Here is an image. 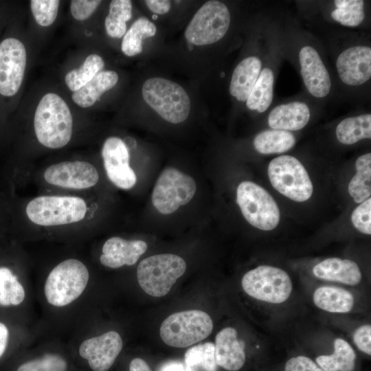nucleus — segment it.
<instances>
[{
  "mask_svg": "<svg viewBox=\"0 0 371 371\" xmlns=\"http://www.w3.org/2000/svg\"><path fill=\"white\" fill-rule=\"evenodd\" d=\"M25 298V290L11 270L0 267V304L19 305Z\"/></svg>",
  "mask_w": 371,
  "mask_h": 371,
  "instance_id": "473e14b6",
  "label": "nucleus"
},
{
  "mask_svg": "<svg viewBox=\"0 0 371 371\" xmlns=\"http://www.w3.org/2000/svg\"><path fill=\"white\" fill-rule=\"evenodd\" d=\"M73 126V117L66 102L54 93L43 95L34 117L38 142L49 149L63 148L71 139Z\"/></svg>",
  "mask_w": 371,
  "mask_h": 371,
  "instance_id": "f03ea898",
  "label": "nucleus"
},
{
  "mask_svg": "<svg viewBox=\"0 0 371 371\" xmlns=\"http://www.w3.org/2000/svg\"><path fill=\"white\" fill-rule=\"evenodd\" d=\"M268 176L273 187L284 196L297 202L313 194V184L302 163L295 157L282 155L269 164Z\"/></svg>",
  "mask_w": 371,
  "mask_h": 371,
  "instance_id": "1a4fd4ad",
  "label": "nucleus"
},
{
  "mask_svg": "<svg viewBox=\"0 0 371 371\" xmlns=\"http://www.w3.org/2000/svg\"><path fill=\"white\" fill-rule=\"evenodd\" d=\"M313 273L318 278L349 285L359 284L362 278L356 262L339 258H329L319 262L313 267Z\"/></svg>",
  "mask_w": 371,
  "mask_h": 371,
  "instance_id": "aec40b11",
  "label": "nucleus"
},
{
  "mask_svg": "<svg viewBox=\"0 0 371 371\" xmlns=\"http://www.w3.org/2000/svg\"><path fill=\"white\" fill-rule=\"evenodd\" d=\"M101 154L109 181L118 188L131 189L137 182V176L129 164V151L124 142L117 137H108Z\"/></svg>",
  "mask_w": 371,
  "mask_h": 371,
  "instance_id": "4468645a",
  "label": "nucleus"
},
{
  "mask_svg": "<svg viewBox=\"0 0 371 371\" xmlns=\"http://www.w3.org/2000/svg\"><path fill=\"white\" fill-rule=\"evenodd\" d=\"M98 0H72L70 10L73 17L78 21L88 19L100 4Z\"/></svg>",
  "mask_w": 371,
  "mask_h": 371,
  "instance_id": "58836bf2",
  "label": "nucleus"
},
{
  "mask_svg": "<svg viewBox=\"0 0 371 371\" xmlns=\"http://www.w3.org/2000/svg\"><path fill=\"white\" fill-rule=\"evenodd\" d=\"M336 9L331 13L332 18L343 25L355 27L364 19V2L362 0H336Z\"/></svg>",
  "mask_w": 371,
  "mask_h": 371,
  "instance_id": "f704fd0d",
  "label": "nucleus"
},
{
  "mask_svg": "<svg viewBox=\"0 0 371 371\" xmlns=\"http://www.w3.org/2000/svg\"><path fill=\"white\" fill-rule=\"evenodd\" d=\"M284 371H324L311 358L297 356L289 359L285 363Z\"/></svg>",
  "mask_w": 371,
  "mask_h": 371,
  "instance_id": "ea45409f",
  "label": "nucleus"
},
{
  "mask_svg": "<svg viewBox=\"0 0 371 371\" xmlns=\"http://www.w3.org/2000/svg\"><path fill=\"white\" fill-rule=\"evenodd\" d=\"M23 214L29 225L58 229L87 225L91 207L85 194H42L25 203Z\"/></svg>",
  "mask_w": 371,
  "mask_h": 371,
  "instance_id": "f257e3e1",
  "label": "nucleus"
},
{
  "mask_svg": "<svg viewBox=\"0 0 371 371\" xmlns=\"http://www.w3.org/2000/svg\"><path fill=\"white\" fill-rule=\"evenodd\" d=\"M236 202L245 218L254 227L269 231L280 221V210L273 198L259 185L241 182L236 190Z\"/></svg>",
  "mask_w": 371,
  "mask_h": 371,
  "instance_id": "6e6552de",
  "label": "nucleus"
},
{
  "mask_svg": "<svg viewBox=\"0 0 371 371\" xmlns=\"http://www.w3.org/2000/svg\"><path fill=\"white\" fill-rule=\"evenodd\" d=\"M274 75L269 68H265L260 74L248 98L247 106L259 113L265 111L270 106L273 95Z\"/></svg>",
  "mask_w": 371,
  "mask_h": 371,
  "instance_id": "c85d7f7f",
  "label": "nucleus"
},
{
  "mask_svg": "<svg viewBox=\"0 0 371 371\" xmlns=\"http://www.w3.org/2000/svg\"><path fill=\"white\" fill-rule=\"evenodd\" d=\"M157 32L153 23L146 18H139L125 33L122 42V51L128 56L139 54L142 51V41L153 36Z\"/></svg>",
  "mask_w": 371,
  "mask_h": 371,
  "instance_id": "c756f323",
  "label": "nucleus"
},
{
  "mask_svg": "<svg viewBox=\"0 0 371 371\" xmlns=\"http://www.w3.org/2000/svg\"><path fill=\"white\" fill-rule=\"evenodd\" d=\"M104 67V62L101 56L95 54L89 55L82 65L78 69L69 71L65 82L67 87L76 91L93 78Z\"/></svg>",
  "mask_w": 371,
  "mask_h": 371,
  "instance_id": "2f4dec72",
  "label": "nucleus"
},
{
  "mask_svg": "<svg viewBox=\"0 0 371 371\" xmlns=\"http://www.w3.org/2000/svg\"><path fill=\"white\" fill-rule=\"evenodd\" d=\"M357 173L348 185V192L354 201L361 203L370 198L371 194V153L360 156L356 161Z\"/></svg>",
  "mask_w": 371,
  "mask_h": 371,
  "instance_id": "cd10ccee",
  "label": "nucleus"
},
{
  "mask_svg": "<svg viewBox=\"0 0 371 371\" xmlns=\"http://www.w3.org/2000/svg\"><path fill=\"white\" fill-rule=\"evenodd\" d=\"M295 144L293 135L283 130H266L258 134L254 140L256 150L262 154L281 153Z\"/></svg>",
  "mask_w": 371,
  "mask_h": 371,
  "instance_id": "bb28decb",
  "label": "nucleus"
},
{
  "mask_svg": "<svg viewBox=\"0 0 371 371\" xmlns=\"http://www.w3.org/2000/svg\"><path fill=\"white\" fill-rule=\"evenodd\" d=\"M310 119L308 106L301 102H293L275 107L269 113L268 124L276 130L297 131L304 128Z\"/></svg>",
  "mask_w": 371,
  "mask_h": 371,
  "instance_id": "412c9836",
  "label": "nucleus"
},
{
  "mask_svg": "<svg viewBox=\"0 0 371 371\" xmlns=\"http://www.w3.org/2000/svg\"><path fill=\"white\" fill-rule=\"evenodd\" d=\"M301 74L309 93L323 98L330 91L329 74L317 51L311 46L302 47L299 54Z\"/></svg>",
  "mask_w": 371,
  "mask_h": 371,
  "instance_id": "f3484780",
  "label": "nucleus"
},
{
  "mask_svg": "<svg viewBox=\"0 0 371 371\" xmlns=\"http://www.w3.org/2000/svg\"><path fill=\"white\" fill-rule=\"evenodd\" d=\"M67 363L58 354L47 353L21 364L16 371H66Z\"/></svg>",
  "mask_w": 371,
  "mask_h": 371,
  "instance_id": "c9c22d12",
  "label": "nucleus"
},
{
  "mask_svg": "<svg viewBox=\"0 0 371 371\" xmlns=\"http://www.w3.org/2000/svg\"><path fill=\"white\" fill-rule=\"evenodd\" d=\"M185 365L192 370L201 367L205 371H217L214 344L205 342L189 348L185 353Z\"/></svg>",
  "mask_w": 371,
  "mask_h": 371,
  "instance_id": "72a5a7b5",
  "label": "nucleus"
},
{
  "mask_svg": "<svg viewBox=\"0 0 371 371\" xmlns=\"http://www.w3.org/2000/svg\"><path fill=\"white\" fill-rule=\"evenodd\" d=\"M147 248L146 243L142 240H126L113 236L104 243L100 261L102 265L113 269L133 265Z\"/></svg>",
  "mask_w": 371,
  "mask_h": 371,
  "instance_id": "a211bd4d",
  "label": "nucleus"
},
{
  "mask_svg": "<svg viewBox=\"0 0 371 371\" xmlns=\"http://www.w3.org/2000/svg\"><path fill=\"white\" fill-rule=\"evenodd\" d=\"M196 191L194 179L177 168H165L158 177L151 199L156 210L162 214H170L186 205Z\"/></svg>",
  "mask_w": 371,
  "mask_h": 371,
  "instance_id": "9b49d317",
  "label": "nucleus"
},
{
  "mask_svg": "<svg viewBox=\"0 0 371 371\" xmlns=\"http://www.w3.org/2000/svg\"><path fill=\"white\" fill-rule=\"evenodd\" d=\"M26 61V49L21 41L8 37L0 43V95L11 97L18 92Z\"/></svg>",
  "mask_w": 371,
  "mask_h": 371,
  "instance_id": "ddd939ff",
  "label": "nucleus"
},
{
  "mask_svg": "<svg viewBox=\"0 0 371 371\" xmlns=\"http://www.w3.org/2000/svg\"><path fill=\"white\" fill-rule=\"evenodd\" d=\"M336 66L341 80L348 85H359L371 77V48L350 47L338 56Z\"/></svg>",
  "mask_w": 371,
  "mask_h": 371,
  "instance_id": "dca6fc26",
  "label": "nucleus"
},
{
  "mask_svg": "<svg viewBox=\"0 0 371 371\" xmlns=\"http://www.w3.org/2000/svg\"><path fill=\"white\" fill-rule=\"evenodd\" d=\"M213 330L210 316L200 310L175 313L162 322L159 334L162 341L175 348H186L207 337Z\"/></svg>",
  "mask_w": 371,
  "mask_h": 371,
  "instance_id": "423d86ee",
  "label": "nucleus"
},
{
  "mask_svg": "<svg viewBox=\"0 0 371 371\" xmlns=\"http://www.w3.org/2000/svg\"><path fill=\"white\" fill-rule=\"evenodd\" d=\"M357 355L351 346L344 339L334 341V352L331 355L316 358L317 364L324 371H353Z\"/></svg>",
  "mask_w": 371,
  "mask_h": 371,
  "instance_id": "393cba45",
  "label": "nucleus"
},
{
  "mask_svg": "<svg viewBox=\"0 0 371 371\" xmlns=\"http://www.w3.org/2000/svg\"><path fill=\"white\" fill-rule=\"evenodd\" d=\"M9 331L6 326L0 322V358L3 355L8 342Z\"/></svg>",
  "mask_w": 371,
  "mask_h": 371,
  "instance_id": "37998d69",
  "label": "nucleus"
},
{
  "mask_svg": "<svg viewBox=\"0 0 371 371\" xmlns=\"http://www.w3.org/2000/svg\"><path fill=\"white\" fill-rule=\"evenodd\" d=\"M41 180L45 186L58 190L87 193L98 183L100 175L89 161L65 160L45 167Z\"/></svg>",
  "mask_w": 371,
  "mask_h": 371,
  "instance_id": "0eeeda50",
  "label": "nucleus"
},
{
  "mask_svg": "<svg viewBox=\"0 0 371 371\" xmlns=\"http://www.w3.org/2000/svg\"><path fill=\"white\" fill-rule=\"evenodd\" d=\"M145 3L148 9L157 14H164L170 10V1L168 0H147Z\"/></svg>",
  "mask_w": 371,
  "mask_h": 371,
  "instance_id": "79ce46f5",
  "label": "nucleus"
},
{
  "mask_svg": "<svg viewBox=\"0 0 371 371\" xmlns=\"http://www.w3.org/2000/svg\"><path fill=\"white\" fill-rule=\"evenodd\" d=\"M60 1L32 0L30 8L36 23L43 27L51 25L56 19Z\"/></svg>",
  "mask_w": 371,
  "mask_h": 371,
  "instance_id": "e433bc0d",
  "label": "nucleus"
},
{
  "mask_svg": "<svg viewBox=\"0 0 371 371\" xmlns=\"http://www.w3.org/2000/svg\"><path fill=\"white\" fill-rule=\"evenodd\" d=\"M132 16V3L129 0H113L109 5V14L105 19V28L109 36L121 38L126 31V21Z\"/></svg>",
  "mask_w": 371,
  "mask_h": 371,
  "instance_id": "7c9ffc66",
  "label": "nucleus"
},
{
  "mask_svg": "<svg viewBox=\"0 0 371 371\" xmlns=\"http://www.w3.org/2000/svg\"><path fill=\"white\" fill-rule=\"evenodd\" d=\"M336 136L344 144H353L371 137V115L363 114L343 120L336 128Z\"/></svg>",
  "mask_w": 371,
  "mask_h": 371,
  "instance_id": "a878e982",
  "label": "nucleus"
},
{
  "mask_svg": "<svg viewBox=\"0 0 371 371\" xmlns=\"http://www.w3.org/2000/svg\"><path fill=\"white\" fill-rule=\"evenodd\" d=\"M160 371H192L179 361H171L166 363Z\"/></svg>",
  "mask_w": 371,
  "mask_h": 371,
  "instance_id": "a18cd8bd",
  "label": "nucleus"
},
{
  "mask_svg": "<svg viewBox=\"0 0 371 371\" xmlns=\"http://www.w3.org/2000/svg\"><path fill=\"white\" fill-rule=\"evenodd\" d=\"M142 93L145 102L168 122H183L190 114L188 94L181 85L170 80L149 78L143 84Z\"/></svg>",
  "mask_w": 371,
  "mask_h": 371,
  "instance_id": "7ed1b4c3",
  "label": "nucleus"
},
{
  "mask_svg": "<svg viewBox=\"0 0 371 371\" xmlns=\"http://www.w3.org/2000/svg\"><path fill=\"white\" fill-rule=\"evenodd\" d=\"M118 80V74L115 71H102L85 85L74 91L72 100L80 107H90L103 93L114 87Z\"/></svg>",
  "mask_w": 371,
  "mask_h": 371,
  "instance_id": "5701e85b",
  "label": "nucleus"
},
{
  "mask_svg": "<svg viewBox=\"0 0 371 371\" xmlns=\"http://www.w3.org/2000/svg\"><path fill=\"white\" fill-rule=\"evenodd\" d=\"M353 340L359 350L371 355V326L365 324L359 327L353 335Z\"/></svg>",
  "mask_w": 371,
  "mask_h": 371,
  "instance_id": "a19ab883",
  "label": "nucleus"
},
{
  "mask_svg": "<svg viewBox=\"0 0 371 371\" xmlns=\"http://www.w3.org/2000/svg\"><path fill=\"white\" fill-rule=\"evenodd\" d=\"M186 270L185 260L172 254H161L142 260L137 269L140 287L153 297L166 295Z\"/></svg>",
  "mask_w": 371,
  "mask_h": 371,
  "instance_id": "39448f33",
  "label": "nucleus"
},
{
  "mask_svg": "<svg viewBox=\"0 0 371 371\" xmlns=\"http://www.w3.org/2000/svg\"><path fill=\"white\" fill-rule=\"evenodd\" d=\"M371 199L369 198L355 208L351 220L353 225L361 233L371 234Z\"/></svg>",
  "mask_w": 371,
  "mask_h": 371,
  "instance_id": "4c0bfd02",
  "label": "nucleus"
},
{
  "mask_svg": "<svg viewBox=\"0 0 371 371\" xmlns=\"http://www.w3.org/2000/svg\"><path fill=\"white\" fill-rule=\"evenodd\" d=\"M89 278L86 265L76 258L58 264L48 275L45 284L47 302L55 306H66L84 291Z\"/></svg>",
  "mask_w": 371,
  "mask_h": 371,
  "instance_id": "20e7f679",
  "label": "nucleus"
},
{
  "mask_svg": "<svg viewBox=\"0 0 371 371\" xmlns=\"http://www.w3.org/2000/svg\"><path fill=\"white\" fill-rule=\"evenodd\" d=\"M244 342L238 339L235 328L226 327L216 335L215 359L218 366L228 371L240 370L246 361Z\"/></svg>",
  "mask_w": 371,
  "mask_h": 371,
  "instance_id": "6ab92c4d",
  "label": "nucleus"
},
{
  "mask_svg": "<svg viewBox=\"0 0 371 371\" xmlns=\"http://www.w3.org/2000/svg\"><path fill=\"white\" fill-rule=\"evenodd\" d=\"M313 298L319 308L330 313H348L354 306L352 294L337 286H320L315 291Z\"/></svg>",
  "mask_w": 371,
  "mask_h": 371,
  "instance_id": "b1692460",
  "label": "nucleus"
},
{
  "mask_svg": "<svg viewBox=\"0 0 371 371\" xmlns=\"http://www.w3.org/2000/svg\"><path fill=\"white\" fill-rule=\"evenodd\" d=\"M230 13L223 2H205L195 13L185 30L186 38L195 45H206L221 40L230 25Z\"/></svg>",
  "mask_w": 371,
  "mask_h": 371,
  "instance_id": "f8f14e48",
  "label": "nucleus"
},
{
  "mask_svg": "<svg viewBox=\"0 0 371 371\" xmlns=\"http://www.w3.org/2000/svg\"><path fill=\"white\" fill-rule=\"evenodd\" d=\"M129 371H152L148 363L141 358H134L129 364Z\"/></svg>",
  "mask_w": 371,
  "mask_h": 371,
  "instance_id": "c03bdc74",
  "label": "nucleus"
},
{
  "mask_svg": "<svg viewBox=\"0 0 371 371\" xmlns=\"http://www.w3.org/2000/svg\"><path fill=\"white\" fill-rule=\"evenodd\" d=\"M261 61L256 56L243 59L234 69L229 85V92L238 100L248 98L260 74Z\"/></svg>",
  "mask_w": 371,
  "mask_h": 371,
  "instance_id": "4be33fe9",
  "label": "nucleus"
},
{
  "mask_svg": "<svg viewBox=\"0 0 371 371\" xmlns=\"http://www.w3.org/2000/svg\"><path fill=\"white\" fill-rule=\"evenodd\" d=\"M244 291L253 298L272 304H280L290 297L292 282L284 270L261 265L247 271L241 280Z\"/></svg>",
  "mask_w": 371,
  "mask_h": 371,
  "instance_id": "9d476101",
  "label": "nucleus"
},
{
  "mask_svg": "<svg viewBox=\"0 0 371 371\" xmlns=\"http://www.w3.org/2000/svg\"><path fill=\"white\" fill-rule=\"evenodd\" d=\"M123 347L120 334L111 330L85 340L79 347L80 357L88 361L93 371H108Z\"/></svg>",
  "mask_w": 371,
  "mask_h": 371,
  "instance_id": "2eb2a0df",
  "label": "nucleus"
}]
</instances>
